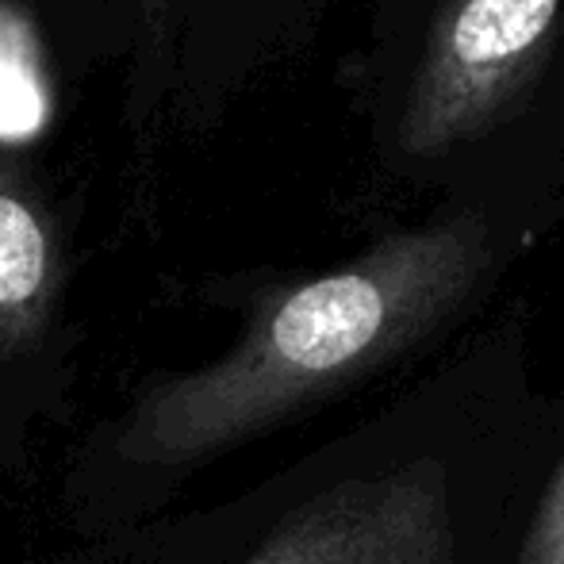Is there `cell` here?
Wrapping results in <instances>:
<instances>
[{
  "mask_svg": "<svg viewBox=\"0 0 564 564\" xmlns=\"http://www.w3.org/2000/svg\"><path fill=\"white\" fill-rule=\"evenodd\" d=\"M491 265L496 235L480 212L388 235L335 273L276 292L219 361L154 380L119 426V457L177 468L253 438L426 341Z\"/></svg>",
  "mask_w": 564,
  "mask_h": 564,
  "instance_id": "cell-1",
  "label": "cell"
},
{
  "mask_svg": "<svg viewBox=\"0 0 564 564\" xmlns=\"http://www.w3.org/2000/svg\"><path fill=\"white\" fill-rule=\"evenodd\" d=\"M564 0H446L403 100L395 147L434 162L484 139L542 82Z\"/></svg>",
  "mask_w": 564,
  "mask_h": 564,
  "instance_id": "cell-2",
  "label": "cell"
},
{
  "mask_svg": "<svg viewBox=\"0 0 564 564\" xmlns=\"http://www.w3.org/2000/svg\"><path fill=\"white\" fill-rule=\"evenodd\" d=\"M449 468L438 457L349 476L292 511L246 564H453Z\"/></svg>",
  "mask_w": 564,
  "mask_h": 564,
  "instance_id": "cell-3",
  "label": "cell"
},
{
  "mask_svg": "<svg viewBox=\"0 0 564 564\" xmlns=\"http://www.w3.org/2000/svg\"><path fill=\"white\" fill-rule=\"evenodd\" d=\"M51 119V85L35 28L0 0V142H28Z\"/></svg>",
  "mask_w": 564,
  "mask_h": 564,
  "instance_id": "cell-5",
  "label": "cell"
},
{
  "mask_svg": "<svg viewBox=\"0 0 564 564\" xmlns=\"http://www.w3.org/2000/svg\"><path fill=\"white\" fill-rule=\"evenodd\" d=\"M519 564H564V460L538 499V511L522 538Z\"/></svg>",
  "mask_w": 564,
  "mask_h": 564,
  "instance_id": "cell-6",
  "label": "cell"
},
{
  "mask_svg": "<svg viewBox=\"0 0 564 564\" xmlns=\"http://www.w3.org/2000/svg\"><path fill=\"white\" fill-rule=\"evenodd\" d=\"M66 281L58 230L31 185L0 162V357L31 354Z\"/></svg>",
  "mask_w": 564,
  "mask_h": 564,
  "instance_id": "cell-4",
  "label": "cell"
}]
</instances>
